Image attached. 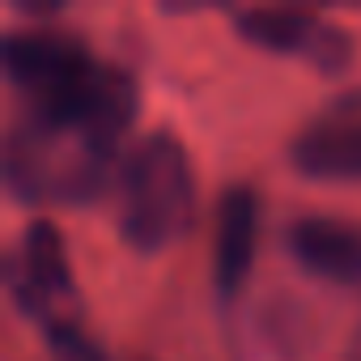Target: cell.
Instances as JSON below:
<instances>
[{"label":"cell","instance_id":"6da1fadb","mask_svg":"<svg viewBox=\"0 0 361 361\" xmlns=\"http://www.w3.org/2000/svg\"><path fill=\"white\" fill-rule=\"evenodd\" d=\"M5 68L22 90V115L5 140L9 188L30 204L94 200L136 111L128 73L64 30H13Z\"/></svg>","mask_w":361,"mask_h":361},{"label":"cell","instance_id":"7a4b0ae2","mask_svg":"<svg viewBox=\"0 0 361 361\" xmlns=\"http://www.w3.org/2000/svg\"><path fill=\"white\" fill-rule=\"evenodd\" d=\"M196 217L192 161L170 132L145 136L119 170V234L136 251H166Z\"/></svg>","mask_w":361,"mask_h":361},{"label":"cell","instance_id":"3957f363","mask_svg":"<svg viewBox=\"0 0 361 361\" xmlns=\"http://www.w3.org/2000/svg\"><path fill=\"white\" fill-rule=\"evenodd\" d=\"M9 285H13V298L22 302V310L43 327V336L60 361H102L98 344L85 331L77 281H73L68 251H64V238L56 234V226L35 221L22 230V238L9 255Z\"/></svg>","mask_w":361,"mask_h":361},{"label":"cell","instance_id":"277c9868","mask_svg":"<svg viewBox=\"0 0 361 361\" xmlns=\"http://www.w3.org/2000/svg\"><path fill=\"white\" fill-rule=\"evenodd\" d=\"M293 166L310 178L361 183V90L319 106L293 136Z\"/></svg>","mask_w":361,"mask_h":361},{"label":"cell","instance_id":"5b68a950","mask_svg":"<svg viewBox=\"0 0 361 361\" xmlns=\"http://www.w3.org/2000/svg\"><path fill=\"white\" fill-rule=\"evenodd\" d=\"M234 26L243 39H251L268 51H281V56L310 60L327 73L348 60L344 30L319 22L314 13H302V9H243V13H234Z\"/></svg>","mask_w":361,"mask_h":361},{"label":"cell","instance_id":"8992f818","mask_svg":"<svg viewBox=\"0 0 361 361\" xmlns=\"http://www.w3.org/2000/svg\"><path fill=\"white\" fill-rule=\"evenodd\" d=\"M289 251L323 281L361 285V226L331 221V217H306L289 230Z\"/></svg>","mask_w":361,"mask_h":361},{"label":"cell","instance_id":"52a82bcc","mask_svg":"<svg viewBox=\"0 0 361 361\" xmlns=\"http://www.w3.org/2000/svg\"><path fill=\"white\" fill-rule=\"evenodd\" d=\"M255 251V196L247 188H230L217 213V247H213V268H217V289L234 293L251 268Z\"/></svg>","mask_w":361,"mask_h":361},{"label":"cell","instance_id":"ba28073f","mask_svg":"<svg viewBox=\"0 0 361 361\" xmlns=\"http://www.w3.org/2000/svg\"><path fill=\"white\" fill-rule=\"evenodd\" d=\"M348 361H361V323H357V331L348 340Z\"/></svg>","mask_w":361,"mask_h":361}]
</instances>
